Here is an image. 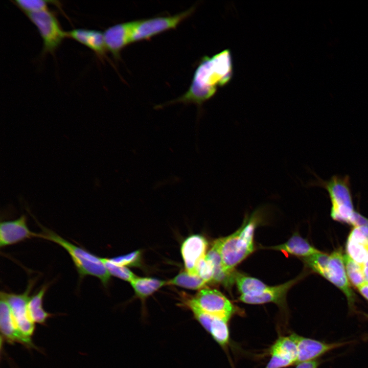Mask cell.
Instances as JSON below:
<instances>
[{
  "label": "cell",
  "mask_w": 368,
  "mask_h": 368,
  "mask_svg": "<svg viewBox=\"0 0 368 368\" xmlns=\"http://www.w3.org/2000/svg\"><path fill=\"white\" fill-rule=\"evenodd\" d=\"M229 320L215 316L208 332L213 339L224 350L229 343Z\"/></svg>",
  "instance_id": "obj_23"
},
{
  "label": "cell",
  "mask_w": 368,
  "mask_h": 368,
  "mask_svg": "<svg viewBox=\"0 0 368 368\" xmlns=\"http://www.w3.org/2000/svg\"><path fill=\"white\" fill-rule=\"evenodd\" d=\"M329 258V255L320 251L302 259L308 268L324 277Z\"/></svg>",
  "instance_id": "obj_27"
},
{
  "label": "cell",
  "mask_w": 368,
  "mask_h": 368,
  "mask_svg": "<svg viewBox=\"0 0 368 368\" xmlns=\"http://www.w3.org/2000/svg\"><path fill=\"white\" fill-rule=\"evenodd\" d=\"M259 211L246 216L240 228L228 236L220 238L219 251L224 269L229 273L255 249L254 234L258 223Z\"/></svg>",
  "instance_id": "obj_2"
},
{
  "label": "cell",
  "mask_w": 368,
  "mask_h": 368,
  "mask_svg": "<svg viewBox=\"0 0 368 368\" xmlns=\"http://www.w3.org/2000/svg\"><path fill=\"white\" fill-rule=\"evenodd\" d=\"M235 283L241 295L257 293L263 291L268 286L255 278L235 272Z\"/></svg>",
  "instance_id": "obj_24"
},
{
  "label": "cell",
  "mask_w": 368,
  "mask_h": 368,
  "mask_svg": "<svg viewBox=\"0 0 368 368\" xmlns=\"http://www.w3.org/2000/svg\"><path fill=\"white\" fill-rule=\"evenodd\" d=\"M207 248L206 240L199 235H191L183 242L181 253L187 272L191 274H197L196 267L205 256Z\"/></svg>",
  "instance_id": "obj_16"
},
{
  "label": "cell",
  "mask_w": 368,
  "mask_h": 368,
  "mask_svg": "<svg viewBox=\"0 0 368 368\" xmlns=\"http://www.w3.org/2000/svg\"><path fill=\"white\" fill-rule=\"evenodd\" d=\"M296 340L298 355V363L316 360L319 356L335 349L345 346L351 341L327 343L316 339L305 337L293 333Z\"/></svg>",
  "instance_id": "obj_13"
},
{
  "label": "cell",
  "mask_w": 368,
  "mask_h": 368,
  "mask_svg": "<svg viewBox=\"0 0 368 368\" xmlns=\"http://www.w3.org/2000/svg\"><path fill=\"white\" fill-rule=\"evenodd\" d=\"M324 278L338 288L345 295L349 309L355 311L356 296L352 290L345 269L343 255L340 249L335 250L329 255Z\"/></svg>",
  "instance_id": "obj_9"
},
{
  "label": "cell",
  "mask_w": 368,
  "mask_h": 368,
  "mask_svg": "<svg viewBox=\"0 0 368 368\" xmlns=\"http://www.w3.org/2000/svg\"><path fill=\"white\" fill-rule=\"evenodd\" d=\"M357 288L359 293L368 301V283L364 282Z\"/></svg>",
  "instance_id": "obj_34"
},
{
  "label": "cell",
  "mask_w": 368,
  "mask_h": 368,
  "mask_svg": "<svg viewBox=\"0 0 368 368\" xmlns=\"http://www.w3.org/2000/svg\"><path fill=\"white\" fill-rule=\"evenodd\" d=\"M136 21L118 24L107 28L103 32L107 50L118 58L121 50L131 43Z\"/></svg>",
  "instance_id": "obj_15"
},
{
  "label": "cell",
  "mask_w": 368,
  "mask_h": 368,
  "mask_svg": "<svg viewBox=\"0 0 368 368\" xmlns=\"http://www.w3.org/2000/svg\"><path fill=\"white\" fill-rule=\"evenodd\" d=\"M102 261L110 275L131 283L137 277L126 267L118 265L111 262L108 258H102Z\"/></svg>",
  "instance_id": "obj_28"
},
{
  "label": "cell",
  "mask_w": 368,
  "mask_h": 368,
  "mask_svg": "<svg viewBox=\"0 0 368 368\" xmlns=\"http://www.w3.org/2000/svg\"><path fill=\"white\" fill-rule=\"evenodd\" d=\"M0 329L1 336L8 343H18L28 350L40 351V348L34 343L32 338L25 335L19 330L7 302L2 296L0 301Z\"/></svg>",
  "instance_id": "obj_11"
},
{
  "label": "cell",
  "mask_w": 368,
  "mask_h": 368,
  "mask_svg": "<svg viewBox=\"0 0 368 368\" xmlns=\"http://www.w3.org/2000/svg\"><path fill=\"white\" fill-rule=\"evenodd\" d=\"M141 259V251L136 250L127 255L109 258V260L115 264L125 267L139 265Z\"/></svg>",
  "instance_id": "obj_31"
},
{
  "label": "cell",
  "mask_w": 368,
  "mask_h": 368,
  "mask_svg": "<svg viewBox=\"0 0 368 368\" xmlns=\"http://www.w3.org/2000/svg\"><path fill=\"white\" fill-rule=\"evenodd\" d=\"M266 248L283 251L302 258L320 252L296 233H294L285 243Z\"/></svg>",
  "instance_id": "obj_19"
},
{
  "label": "cell",
  "mask_w": 368,
  "mask_h": 368,
  "mask_svg": "<svg viewBox=\"0 0 368 368\" xmlns=\"http://www.w3.org/2000/svg\"><path fill=\"white\" fill-rule=\"evenodd\" d=\"M66 37L86 46L99 59L105 57L107 50L103 33L96 30L79 28L66 31Z\"/></svg>",
  "instance_id": "obj_17"
},
{
  "label": "cell",
  "mask_w": 368,
  "mask_h": 368,
  "mask_svg": "<svg viewBox=\"0 0 368 368\" xmlns=\"http://www.w3.org/2000/svg\"><path fill=\"white\" fill-rule=\"evenodd\" d=\"M189 299L202 311L228 320L239 312L237 307L216 289L203 288Z\"/></svg>",
  "instance_id": "obj_6"
},
{
  "label": "cell",
  "mask_w": 368,
  "mask_h": 368,
  "mask_svg": "<svg viewBox=\"0 0 368 368\" xmlns=\"http://www.w3.org/2000/svg\"><path fill=\"white\" fill-rule=\"evenodd\" d=\"M207 283L197 274H191L186 271L178 274L172 279L167 281L168 285H175L190 289H202Z\"/></svg>",
  "instance_id": "obj_25"
},
{
  "label": "cell",
  "mask_w": 368,
  "mask_h": 368,
  "mask_svg": "<svg viewBox=\"0 0 368 368\" xmlns=\"http://www.w3.org/2000/svg\"><path fill=\"white\" fill-rule=\"evenodd\" d=\"M51 1L42 0H16L13 3L25 14L37 13L48 9V4Z\"/></svg>",
  "instance_id": "obj_29"
},
{
  "label": "cell",
  "mask_w": 368,
  "mask_h": 368,
  "mask_svg": "<svg viewBox=\"0 0 368 368\" xmlns=\"http://www.w3.org/2000/svg\"><path fill=\"white\" fill-rule=\"evenodd\" d=\"M317 177L309 186H318L328 193L331 203V216L335 221L351 224L354 210L350 178L334 175L328 180Z\"/></svg>",
  "instance_id": "obj_4"
},
{
  "label": "cell",
  "mask_w": 368,
  "mask_h": 368,
  "mask_svg": "<svg viewBox=\"0 0 368 368\" xmlns=\"http://www.w3.org/2000/svg\"><path fill=\"white\" fill-rule=\"evenodd\" d=\"M320 363L321 361L317 359L303 362L296 364L295 368H317Z\"/></svg>",
  "instance_id": "obj_33"
},
{
  "label": "cell",
  "mask_w": 368,
  "mask_h": 368,
  "mask_svg": "<svg viewBox=\"0 0 368 368\" xmlns=\"http://www.w3.org/2000/svg\"><path fill=\"white\" fill-rule=\"evenodd\" d=\"M367 317H368V315H367Z\"/></svg>",
  "instance_id": "obj_36"
},
{
  "label": "cell",
  "mask_w": 368,
  "mask_h": 368,
  "mask_svg": "<svg viewBox=\"0 0 368 368\" xmlns=\"http://www.w3.org/2000/svg\"><path fill=\"white\" fill-rule=\"evenodd\" d=\"M354 227L366 226L368 227V218L355 211L351 220V224Z\"/></svg>",
  "instance_id": "obj_32"
},
{
  "label": "cell",
  "mask_w": 368,
  "mask_h": 368,
  "mask_svg": "<svg viewBox=\"0 0 368 368\" xmlns=\"http://www.w3.org/2000/svg\"><path fill=\"white\" fill-rule=\"evenodd\" d=\"M191 8L171 16L155 17L136 20L131 42L149 39L163 32L175 28L193 12Z\"/></svg>",
  "instance_id": "obj_8"
},
{
  "label": "cell",
  "mask_w": 368,
  "mask_h": 368,
  "mask_svg": "<svg viewBox=\"0 0 368 368\" xmlns=\"http://www.w3.org/2000/svg\"><path fill=\"white\" fill-rule=\"evenodd\" d=\"M35 281L30 280L26 290L20 294L1 292V296L7 302L14 320L19 330L25 335L32 337L35 330V324L31 319L28 308L31 291Z\"/></svg>",
  "instance_id": "obj_7"
},
{
  "label": "cell",
  "mask_w": 368,
  "mask_h": 368,
  "mask_svg": "<svg viewBox=\"0 0 368 368\" xmlns=\"http://www.w3.org/2000/svg\"><path fill=\"white\" fill-rule=\"evenodd\" d=\"M135 296L144 304L145 300L159 289L167 285V281L152 278L136 277L130 283Z\"/></svg>",
  "instance_id": "obj_22"
},
{
  "label": "cell",
  "mask_w": 368,
  "mask_h": 368,
  "mask_svg": "<svg viewBox=\"0 0 368 368\" xmlns=\"http://www.w3.org/2000/svg\"><path fill=\"white\" fill-rule=\"evenodd\" d=\"M343 262L348 279L353 286L358 288L365 282L361 264L347 254L343 255Z\"/></svg>",
  "instance_id": "obj_26"
},
{
  "label": "cell",
  "mask_w": 368,
  "mask_h": 368,
  "mask_svg": "<svg viewBox=\"0 0 368 368\" xmlns=\"http://www.w3.org/2000/svg\"><path fill=\"white\" fill-rule=\"evenodd\" d=\"M362 271L366 282L368 283V261L361 265Z\"/></svg>",
  "instance_id": "obj_35"
},
{
  "label": "cell",
  "mask_w": 368,
  "mask_h": 368,
  "mask_svg": "<svg viewBox=\"0 0 368 368\" xmlns=\"http://www.w3.org/2000/svg\"><path fill=\"white\" fill-rule=\"evenodd\" d=\"M347 255L362 265L368 261V227H354L346 243Z\"/></svg>",
  "instance_id": "obj_18"
},
{
  "label": "cell",
  "mask_w": 368,
  "mask_h": 368,
  "mask_svg": "<svg viewBox=\"0 0 368 368\" xmlns=\"http://www.w3.org/2000/svg\"><path fill=\"white\" fill-rule=\"evenodd\" d=\"M40 238V233L31 231L25 215L18 218L2 221L0 223V247H4L32 238Z\"/></svg>",
  "instance_id": "obj_14"
},
{
  "label": "cell",
  "mask_w": 368,
  "mask_h": 368,
  "mask_svg": "<svg viewBox=\"0 0 368 368\" xmlns=\"http://www.w3.org/2000/svg\"><path fill=\"white\" fill-rule=\"evenodd\" d=\"M38 223L42 231L40 233V238L58 244L68 253L80 278L83 279L87 275L95 277L101 281L104 286H107L110 280V274L106 269L102 258L97 256L80 246L74 245L54 232Z\"/></svg>",
  "instance_id": "obj_3"
},
{
  "label": "cell",
  "mask_w": 368,
  "mask_h": 368,
  "mask_svg": "<svg viewBox=\"0 0 368 368\" xmlns=\"http://www.w3.org/2000/svg\"><path fill=\"white\" fill-rule=\"evenodd\" d=\"M38 29L43 41L41 54H53L66 38L64 31L55 14L52 11H45L25 14Z\"/></svg>",
  "instance_id": "obj_5"
},
{
  "label": "cell",
  "mask_w": 368,
  "mask_h": 368,
  "mask_svg": "<svg viewBox=\"0 0 368 368\" xmlns=\"http://www.w3.org/2000/svg\"><path fill=\"white\" fill-rule=\"evenodd\" d=\"M233 74V60L229 50H223L211 57L203 58L187 93L169 103H191L200 106L211 98L218 88L228 83Z\"/></svg>",
  "instance_id": "obj_1"
},
{
  "label": "cell",
  "mask_w": 368,
  "mask_h": 368,
  "mask_svg": "<svg viewBox=\"0 0 368 368\" xmlns=\"http://www.w3.org/2000/svg\"><path fill=\"white\" fill-rule=\"evenodd\" d=\"M205 256L211 260L214 266V275L213 282L221 284L228 288L231 287L233 283H235L236 271L229 273L225 270L219 251L218 239L214 241Z\"/></svg>",
  "instance_id": "obj_20"
},
{
  "label": "cell",
  "mask_w": 368,
  "mask_h": 368,
  "mask_svg": "<svg viewBox=\"0 0 368 368\" xmlns=\"http://www.w3.org/2000/svg\"><path fill=\"white\" fill-rule=\"evenodd\" d=\"M196 273L206 283L213 282L214 269L213 265L206 256L198 263L196 267Z\"/></svg>",
  "instance_id": "obj_30"
},
{
  "label": "cell",
  "mask_w": 368,
  "mask_h": 368,
  "mask_svg": "<svg viewBox=\"0 0 368 368\" xmlns=\"http://www.w3.org/2000/svg\"><path fill=\"white\" fill-rule=\"evenodd\" d=\"M49 284L43 285L35 294L30 296L28 308L30 317L35 324L45 325L47 320L54 314L47 312L43 307L44 296Z\"/></svg>",
  "instance_id": "obj_21"
},
{
  "label": "cell",
  "mask_w": 368,
  "mask_h": 368,
  "mask_svg": "<svg viewBox=\"0 0 368 368\" xmlns=\"http://www.w3.org/2000/svg\"><path fill=\"white\" fill-rule=\"evenodd\" d=\"M305 274L303 273L297 277L279 285L268 286L263 291L259 292L241 295L239 300L244 303L252 305L272 303L282 309H285L286 307L287 292L304 277Z\"/></svg>",
  "instance_id": "obj_10"
},
{
  "label": "cell",
  "mask_w": 368,
  "mask_h": 368,
  "mask_svg": "<svg viewBox=\"0 0 368 368\" xmlns=\"http://www.w3.org/2000/svg\"><path fill=\"white\" fill-rule=\"evenodd\" d=\"M270 358L264 368H284L296 364L297 346L293 333L279 337L269 350Z\"/></svg>",
  "instance_id": "obj_12"
}]
</instances>
